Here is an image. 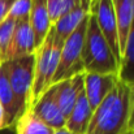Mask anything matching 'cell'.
Instances as JSON below:
<instances>
[{
  "instance_id": "obj_25",
  "label": "cell",
  "mask_w": 134,
  "mask_h": 134,
  "mask_svg": "<svg viewBox=\"0 0 134 134\" xmlns=\"http://www.w3.org/2000/svg\"><path fill=\"white\" fill-rule=\"evenodd\" d=\"M53 134H73L70 133L68 129H65V128H61V129H59V130H55V133Z\"/></svg>"
},
{
  "instance_id": "obj_26",
  "label": "cell",
  "mask_w": 134,
  "mask_h": 134,
  "mask_svg": "<svg viewBox=\"0 0 134 134\" xmlns=\"http://www.w3.org/2000/svg\"><path fill=\"white\" fill-rule=\"evenodd\" d=\"M126 134H130V133H126Z\"/></svg>"
},
{
  "instance_id": "obj_3",
  "label": "cell",
  "mask_w": 134,
  "mask_h": 134,
  "mask_svg": "<svg viewBox=\"0 0 134 134\" xmlns=\"http://www.w3.org/2000/svg\"><path fill=\"white\" fill-rule=\"evenodd\" d=\"M60 48L61 46L56 43L53 30L51 26L43 44L35 51L31 104L52 85V80L56 73L59 59H60Z\"/></svg>"
},
{
  "instance_id": "obj_8",
  "label": "cell",
  "mask_w": 134,
  "mask_h": 134,
  "mask_svg": "<svg viewBox=\"0 0 134 134\" xmlns=\"http://www.w3.org/2000/svg\"><path fill=\"white\" fill-rule=\"evenodd\" d=\"M119 74L83 73V92L94 111L119 82Z\"/></svg>"
},
{
  "instance_id": "obj_22",
  "label": "cell",
  "mask_w": 134,
  "mask_h": 134,
  "mask_svg": "<svg viewBox=\"0 0 134 134\" xmlns=\"http://www.w3.org/2000/svg\"><path fill=\"white\" fill-rule=\"evenodd\" d=\"M132 86V104H130V115L128 121V133L134 134V83Z\"/></svg>"
},
{
  "instance_id": "obj_1",
  "label": "cell",
  "mask_w": 134,
  "mask_h": 134,
  "mask_svg": "<svg viewBox=\"0 0 134 134\" xmlns=\"http://www.w3.org/2000/svg\"><path fill=\"white\" fill-rule=\"evenodd\" d=\"M132 104V86L119 80L94 109L86 134H126Z\"/></svg>"
},
{
  "instance_id": "obj_24",
  "label": "cell",
  "mask_w": 134,
  "mask_h": 134,
  "mask_svg": "<svg viewBox=\"0 0 134 134\" xmlns=\"http://www.w3.org/2000/svg\"><path fill=\"white\" fill-rule=\"evenodd\" d=\"M0 134H16L14 126H10V128H5V129L0 130Z\"/></svg>"
},
{
  "instance_id": "obj_15",
  "label": "cell",
  "mask_w": 134,
  "mask_h": 134,
  "mask_svg": "<svg viewBox=\"0 0 134 134\" xmlns=\"http://www.w3.org/2000/svg\"><path fill=\"white\" fill-rule=\"evenodd\" d=\"M112 4L119 31V44L122 55L126 37L134 20V0H112Z\"/></svg>"
},
{
  "instance_id": "obj_17",
  "label": "cell",
  "mask_w": 134,
  "mask_h": 134,
  "mask_svg": "<svg viewBox=\"0 0 134 134\" xmlns=\"http://www.w3.org/2000/svg\"><path fill=\"white\" fill-rule=\"evenodd\" d=\"M16 134H53L55 129L39 120L30 109H27L14 125Z\"/></svg>"
},
{
  "instance_id": "obj_9",
  "label": "cell",
  "mask_w": 134,
  "mask_h": 134,
  "mask_svg": "<svg viewBox=\"0 0 134 134\" xmlns=\"http://www.w3.org/2000/svg\"><path fill=\"white\" fill-rule=\"evenodd\" d=\"M92 0H81V3L52 25L56 43L63 46L64 41L78 27V25L90 14Z\"/></svg>"
},
{
  "instance_id": "obj_2",
  "label": "cell",
  "mask_w": 134,
  "mask_h": 134,
  "mask_svg": "<svg viewBox=\"0 0 134 134\" xmlns=\"http://www.w3.org/2000/svg\"><path fill=\"white\" fill-rule=\"evenodd\" d=\"M82 64L85 73L98 74H119L120 64L112 53L108 43L102 35L94 16L90 13L83 49H82Z\"/></svg>"
},
{
  "instance_id": "obj_21",
  "label": "cell",
  "mask_w": 134,
  "mask_h": 134,
  "mask_svg": "<svg viewBox=\"0 0 134 134\" xmlns=\"http://www.w3.org/2000/svg\"><path fill=\"white\" fill-rule=\"evenodd\" d=\"M14 0H0V24L8 17Z\"/></svg>"
},
{
  "instance_id": "obj_11",
  "label": "cell",
  "mask_w": 134,
  "mask_h": 134,
  "mask_svg": "<svg viewBox=\"0 0 134 134\" xmlns=\"http://www.w3.org/2000/svg\"><path fill=\"white\" fill-rule=\"evenodd\" d=\"M55 87H56V100H57L59 108L66 121L81 91L83 90V73L77 74L72 78L60 81L55 83Z\"/></svg>"
},
{
  "instance_id": "obj_7",
  "label": "cell",
  "mask_w": 134,
  "mask_h": 134,
  "mask_svg": "<svg viewBox=\"0 0 134 134\" xmlns=\"http://www.w3.org/2000/svg\"><path fill=\"white\" fill-rule=\"evenodd\" d=\"M39 120L51 126L55 130L65 128V117L63 116L57 100H56V87L51 85L44 92L31 104L29 108Z\"/></svg>"
},
{
  "instance_id": "obj_14",
  "label": "cell",
  "mask_w": 134,
  "mask_h": 134,
  "mask_svg": "<svg viewBox=\"0 0 134 134\" xmlns=\"http://www.w3.org/2000/svg\"><path fill=\"white\" fill-rule=\"evenodd\" d=\"M92 112L94 111L91 109L89 102L86 99V95L82 90L70 115L68 116L65 121V129H68L73 134H86Z\"/></svg>"
},
{
  "instance_id": "obj_13",
  "label": "cell",
  "mask_w": 134,
  "mask_h": 134,
  "mask_svg": "<svg viewBox=\"0 0 134 134\" xmlns=\"http://www.w3.org/2000/svg\"><path fill=\"white\" fill-rule=\"evenodd\" d=\"M29 24L34 34V43L35 49H38L43 44L46 37L51 29V21L48 17L46 0H33L31 12L29 16Z\"/></svg>"
},
{
  "instance_id": "obj_5",
  "label": "cell",
  "mask_w": 134,
  "mask_h": 134,
  "mask_svg": "<svg viewBox=\"0 0 134 134\" xmlns=\"http://www.w3.org/2000/svg\"><path fill=\"white\" fill-rule=\"evenodd\" d=\"M89 16L64 41L60 48V59H59L56 73L52 80V85L72 78L77 74L85 73L83 64H82V49H83V41H85L86 27L89 22Z\"/></svg>"
},
{
  "instance_id": "obj_20",
  "label": "cell",
  "mask_w": 134,
  "mask_h": 134,
  "mask_svg": "<svg viewBox=\"0 0 134 134\" xmlns=\"http://www.w3.org/2000/svg\"><path fill=\"white\" fill-rule=\"evenodd\" d=\"M31 5H33V0H14L8 16L12 17L14 21L29 18L31 12Z\"/></svg>"
},
{
  "instance_id": "obj_18",
  "label": "cell",
  "mask_w": 134,
  "mask_h": 134,
  "mask_svg": "<svg viewBox=\"0 0 134 134\" xmlns=\"http://www.w3.org/2000/svg\"><path fill=\"white\" fill-rule=\"evenodd\" d=\"M80 3L81 0H46V7L51 25L56 24L61 17H64L66 13L74 9Z\"/></svg>"
},
{
  "instance_id": "obj_12",
  "label": "cell",
  "mask_w": 134,
  "mask_h": 134,
  "mask_svg": "<svg viewBox=\"0 0 134 134\" xmlns=\"http://www.w3.org/2000/svg\"><path fill=\"white\" fill-rule=\"evenodd\" d=\"M0 104L4 111V126L5 128L14 126L20 119V113L14 94L9 85L5 63L0 64Z\"/></svg>"
},
{
  "instance_id": "obj_19",
  "label": "cell",
  "mask_w": 134,
  "mask_h": 134,
  "mask_svg": "<svg viewBox=\"0 0 134 134\" xmlns=\"http://www.w3.org/2000/svg\"><path fill=\"white\" fill-rule=\"evenodd\" d=\"M16 21L12 17H7L0 24V64L8 60V49L12 42Z\"/></svg>"
},
{
  "instance_id": "obj_23",
  "label": "cell",
  "mask_w": 134,
  "mask_h": 134,
  "mask_svg": "<svg viewBox=\"0 0 134 134\" xmlns=\"http://www.w3.org/2000/svg\"><path fill=\"white\" fill-rule=\"evenodd\" d=\"M3 129H5V126H4V111H3V107L0 104V130H3Z\"/></svg>"
},
{
  "instance_id": "obj_6",
  "label": "cell",
  "mask_w": 134,
  "mask_h": 134,
  "mask_svg": "<svg viewBox=\"0 0 134 134\" xmlns=\"http://www.w3.org/2000/svg\"><path fill=\"white\" fill-rule=\"evenodd\" d=\"M90 13L94 16L95 22L108 43L112 53L115 55L119 64L121 63V51L119 44V31L113 10L112 0H92Z\"/></svg>"
},
{
  "instance_id": "obj_4",
  "label": "cell",
  "mask_w": 134,
  "mask_h": 134,
  "mask_svg": "<svg viewBox=\"0 0 134 134\" xmlns=\"http://www.w3.org/2000/svg\"><path fill=\"white\" fill-rule=\"evenodd\" d=\"M34 61L35 53L10 59L5 61L8 80L12 91L14 94L20 117L30 108L31 105V91L34 82Z\"/></svg>"
},
{
  "instance_id": "obj_16",
  "label": "cell",
  "mask_w": 134,
  "mask_h": 134,
  "mask_svg": "<svg viewBox=\"0 0 134 134\" xmlns=\"http://www.w3.org/2000/svg\"><path fill=\"white\" fill-rule=\"evenodd\" d=\"M119 78L128 85L134 83V20L122 49Z\"/></svg>"
},
{
  "instance_id": "obj_10",
  "label": "cell",
  "mask_w": 134,
  "mask_h": 134,
  "mask_svg": "<svg viewBox=\"0 0 134 134\" xmlns=\"http://www.w3.org/2000/svg\"><path fill=\"white\" fill-rule=\"evenodd\" d=\"M35 43H34V34L29 24V18H24L16 21L12 42L8 49V60L24 57L35 53Z\"/></svg>"
}]
</instances>
